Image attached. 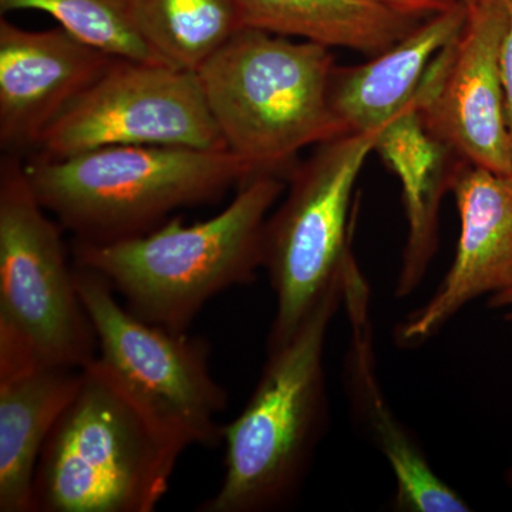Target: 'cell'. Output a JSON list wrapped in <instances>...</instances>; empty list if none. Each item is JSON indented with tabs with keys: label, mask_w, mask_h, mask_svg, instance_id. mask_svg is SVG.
<instances>
[{
	"label": "cell",
	"mask_w": 512,
	"mask_h": 512,
	"mask_svg": "<svg viewBox=\"0 0 512 512\" xmlns=\"http://www.w3.org/2000/svg\"><path fill=\"white\" fill-rule=\"evenodd\" d=\"M384 3L396 6V8L406 10L420 18H431V16L439 15L444 10L453 8L460 0H382Z\"/></svg>",
	"instance_id": "obj_21"
},
{
	"label": "cell",
	"mask_w": 512,
	"mask_h": 512,
	"mask_svg": "<svg viewBox=\"0 0 512 512\" xmlns=\"http://www.w3.org/2000/svg\"><path fill=\"white\" fill-rule=\"evenodd\" d=\"M0 10H39L76 39L114 59L163 64L138 32L130 0H0Z\"/></svg>",
	"instance_id": "obj_19"
},
{
	"label": "cell",
	"mask_w": 512,
	"mask_h": 512,
	"mask_svg": "<svg viewBox=\"0 0 512 512\" xmlns=\"http://www.w3.org/2000/svg\"><path fill=\"white\" fill-rule=\"evenodd\" d=\"M138 32L165 66L197 73L239 26L235 0H130Z\"/></svg>",
	"instance_id": "obj_18"
},
{
	"label": "cell",
	"mask_w": 512,
	"mask_h": 512,
	"mask_svg": "<svg viewBox=\"0 0 512 512\" xmlns=\"http://www.w3.org/2000/svg\"><path fill=\"white\" fill-rule=\"evenodd\" d=\"M510 9V22L505 33L503 52H501V74H503L505 116L512 141V0H507Z\"/></svg>",
	"instance_id": "obj_20"
},
{
	"label": "cell",
	"mask_w": 512,
	"mask_h": 512,
	"mask_svg": "<svg viewBox=\"0 0 512 512\" xmlns=\"http://www.w3.org/2000/svg\"><path fill=\"white\" fill-rule=\"evenodd\" d=\"M460 2L463 3L468 10H471L477 8V6L480 5V3H483L484 0H460Z\"/></svg>",
	"instance_id": "obj_24"
},
{
	"label": "cell",
	"mask_w": 512,
	"mask_h": 512,
	"mask_svg": "<svg viewBox=\"0 0 512 512\" xmlns=\"http://www.w3.org/2000/svg\"><path fill=\"white\" fill-rule=\"evenodd\" d=\"M463 3L424 20L410 35L356 66H336L329 104L346 134L383 133L413 106L437 56L466 28Z\"/></svg>",
	"instance_id": "obj_14"
},
{
	"label": "cell",
	"mask_w": 512,
	"mask_h": 512,
	"mask_svg": "<svg viewBox=\"0 0 512 512\" xmlns=\"http://www.w3.org/2000/svg\"><path fill=\"white\" fill-rule=\"evenodd\" d=\"M488 306H490L491 309H508L504 318L510 323L512 329V289L490 296V298H488Z\"/></svg>",
	"instance_id": "obj_22"
},
{
	"label": "cell",
	"mask_w": 512,
	"mask_h": 512,
	"mask_svg": "<svg viewBox=\"0 0 512 512\" xmlns=\"http://www.w3.org/2000/svg\"><path fill=\"white\" fill-rule=\"evenodd\" d=\"M510 22L507 0L468 10L466 28L431 64L413 101L421 126L468 164L512 174L501 52Z\"/></svg>",
	"instance_id": "obj_10"
},
{
	"label": "cell",
	"mask_w": 512,
	"mask_h": 512,
	"mask_svg": "<svg viewBox=\"0 0 512 512\" xmlns=\"http://www.w3.org/2000/svg\"><path fill=\"white\" fill-rule=\"evenodd\" d=\"M284 190L285 178L258 175L208 220L185 225L168 218L146 234L111 242L76 239V266L103 276L138 318L187 333L205 303L264 268L266 220Z\"/></svg>",
	"instance_id": "obj_2"
},
{
	"label": "cell",
	"mask_w": 512,
	"mask_h": 512,
	"mask_svg": "<svg viewBox=\"0 0 512 512\" xmlns=\"http://www.w3.org/2000/svg\"><path fill=\"white\" fill-rule=\"evenodd\" d=\"M241 29L298 37L373 57L419 28L424 18L382 0H235ZM429 19V18H427Z\"/></svg>",
	"instance_id": "obj_17"
},
{
	"label": "cell",
	"mask_w": 512,
	"mask_h": 512,
	"mask_svg": "<svg viewBox=\"0 0 512 512\" xmlns=\"http://www.w3.org/2000/svg\"><path fill=\"white\" fill-rule=\"evenodd\" d=\"M113 59L60 26L28 30L0 20V144L5 154L36 148L47 128Z\"/></svg>",
	"instance_id": "obj_13"
},
{
	"label": "cell",
	"mask_w": 512,
	"mask_h": 512,
	"mask_svg": "<svg viewBox=\"0 0 512 512\" xmlns=\"http://www.w3.org/2000/svg\"><path fill=\"white\" fill-rule=\"evenodd\" d=\"M343 293L345 266L295 335L266 350L264 370L247 406L222 429L225 473L220 490L198 511H278L301 493L328 429L323 356Z\"/></svg>",
	"instance_id": "obj_3"
},
{
	"label": "cell",
	"mask_w": 512,
	"mask_h": 512,
	"mask_svg": "<svg viewBox=\"0 0 512 512\" xmlns=\"http://www.w3.org/2000/svg\"><path fill=\"white\" fill-rule=\"evenodd\" d=\"M96 333L76 288L59 224L16 154L0 163V376L36 367L82 369Z\"/></svg>",
	"instance_id": "obj_6"
},
{
	"label": "cell",
	"mask_w": 512,
	"mask_h": 512,
	"mask_svg": "<svg viewBox=\"0 0 512 512\" xmlns=\"http://www.w3.org/2000/svg\"><path fill=\"white\" fill-rule=\"evenodd\" d=\"M382 133L343 134L315 146L289 174V191L264 228V268L275 293L266 350L284 345L342 274L352 249L353 190Z\"/></svg>",
	"instance_id": "obj_7"
},
{
	"label": "cell",
	"mask_w": 512,
	"mask_h": 512,
	"mask_svg": "<svg viewBox=\"0 0 512 512\" xmlns=\"http://www.w3.org/2000/svg\"><path fill=\"white\" fill-rule=\"evenodd\" d=\"M40 204L79 241L136 237L178 208L210 202L254 178L224 150L168 146L94 148L59 160L26 164Z\"/></svg>",
	"instance_id": "obj_5"
},
{
	"label": "cell",
	"mask_w": 512,
	"mask_h": 512,
	"mask_svg": "<svg viewBox=\"0 0 512 512\" xmlns=\"http://www.w3.org/2000/svg\"><path fill=\"white\" fill-rule=\"evenodd\" d=\"M74 279L100 359L177 424L191 446H220L224 426L217 416L227 407V392L211 375L207 340L138 318L90 269L76 266Z\"/></svg>",
	"instance_id": "obj_9"
},
{
	"label": "cell",
	"mask_w": 512,
	"mask_h": 512,
	"mask_svg": "<svg viewBox=\"0 0 512 512\" xmlns=\"http://www.w3.org/2000/svg\"><path fill=\"white\" fill-rule=\"evenodd\" d=\"M191 443L100 357L57 420L37 463L33 512H153Z\"/></svg>",
	"instance_id": "obj_1"
},
{
	"label": "cell",
	"mask_w": 512,
	"mask_h": 512,
	"mask_svg": "<svg viewBox=\"0 0 512 512\" xmlns=\"http://www.w3.org/2000/svg\"><path fill=\"white\" fill-rule=\"evenodd\" d=\"M375 151L392 164L403 184L409 234L394 292L406 298L421 284L436 254L441 200L464 161L424 130L413 107L383 131Z\"/></svg>",
	"instance_id": "obj_15"
},
{
	"label": "cell",
	"mask_w": 512,
	"mask_h": 512,
	"mask_svg": "<svg viewBox=\"0 0 512 512\" xmlns=\"http://www.w3.org/2000/svg\"><path fill=\"white\" fill-rule=\"evenodd\" d=\"M451 192L460 217L456 256L429 301L397 328L406 348L426 343L481 296L512 289V174L464 161Z\"/></svg>",
	"instance_id": "obj_11"
},
{
	"label": "cell",
	"mask_w": 512,
	"mask_h": 512,
	"mask_svg": "<svg viewBox=\"0 0 512 512\" xmlns=\"http://www.w3.org/2000/svg\"><path fill=\"white\" fill-rule=\"evenodd\" d=\"M329 47L239 29L198 70L225 146L258 175L288 178L303 148L346 134L329 104Z\"/></svg>",
	"instance_id": "obj_4"
},
{
	"label": "cell",
	"mask_w": 512,
	"mask_h": 512,
	"mask_svg": "<svg viewBox=\"0 0 512 512\" xmlns=\"http://www.w3.org/2000/svg\"><path fill=\"white\" fill-rule=\"evenodd\" d=\"M504 480L505 485H507V487L510 488V490L512 491V463L510 464V467H508L507 470H505Z\"/></svg>",
	"instance_id": "obj_23"
},
{
	"label": "cell",
	"mask_w": 512,
	"mask_h": 512,
	"mask_svg": "<svg viewBox=\"0 0 512 512\" xmlns=\"http://www.w3.org/2000/svg\"><path fill=\"white\" fill-rule=\"evenodd\" d=\"M111 146L227 148L197 74L124 59H113L47 128L36 150L59 160Z\"/></svg>",
	"instance_id": "obj_8"
},
{
	"label": "cell",
	"mask_w": 512,
	"mask_h": 512,
	"mask_svg": "<svg viewBox=\"0 0 512 512\" xmlns=\"http://www.w3.org/2000/svg\"><path fill=\"white\" fill-rule=\"evenodd\" d=\"M80 383L82 369L69 367L0 376V512H33L40 454Z\"/></svg>",
	"instance_id": "obj_16"
},
{
	"label": "cell",
	"mask_w": 512,
	"mask_h": 512,
	"mask_svg": "<svg viewBox=\"0 0 512 512\" xmlns=\"http://www.w3.org/2000/svg\"><path fill=\"white\" fill-rule=\"evenodd\" d=\"M343 305L350 323L343 367L350 419L392 470L394 508L407 512L471 511L467 501L434 471L419 441L387 402L377 376L370 288L353 254L345 264Z\"/></svg>",
	"instance_id": "obj_12"
}]
</instances>
